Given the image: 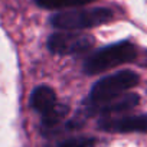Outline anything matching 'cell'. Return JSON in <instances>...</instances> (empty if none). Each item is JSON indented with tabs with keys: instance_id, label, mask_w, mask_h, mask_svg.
Segmentation results:
<instances>
[{
	"instance_id": "5",
	"label": "cell",
	"mask_w": 147,
	"mask_h": 147,
	"mask_svg": "<svg viewBox=\"0 0 147 147\" xmlns=\"http://www.w3.org/2000/svg\"><path fill=\"white\" fill-rule=\"evenodd\" d=\"M98 127L107 133H141L147 134V113L137 115H123V117H107L98 121Z\"/></svg>"
},
{
	"instance_id": "8",
	"label": "cell",
	"mask_w": 147,
	"mask_h": 147,
	"mask_svg": "<svg viewBox=\"0 0 147 147\" xmlns=\"http://www.w3.org/2000/svg\"><path fill=\"white\" fill-rule=\"evenodd\" d=\"M66 114H68V107L58 104L49 114L42 115V130H43V133H46V134L55 133L56 128L63 121V118L66 117Z\"/></svg>"
},
{
	"instance_id": "4",
	"label": "cell",
	"mask_w": 147,
	"mask_h": 147,
	"mask_svg": "<svg viewBox=\"0 0 147 147\" xmlns=\"http://www.w3.org/2000/svg\"><path fill=\"white\" fill-rule=\"evenodd\" d=\"M95 39L75 32H58L49 36L48 49L55 55H85L94 48Z\"/></svg>"
},
{
	"instance_id": "1",
	"label": "cell",
	"mask_w": 147,
	"mask_h": 147,
	"mask_svg": "<svg viewBox=\"0 0 147 147\" xmlns=\"http://www.w3.org/2000/svg\"><path fill=\"white\" fill-rule=\"evenodd\" d=\"M138 84H140V75L131 69H123L114 72L111 75L98 80L92 85L90 95L84 101V104L85 107L102 105L127 94V91L136 88Z\"/></svg>"
},
{
	"instance_id": "3",
	"label": "cell",
	"mask_w": 147,
	"mask_h": 147,
	"mask_svg": "<svg viewBox=\"0 0 147 147\" xmlns=\"http://www.w3.org/2000/svg\"><path fill=\"white\" fill-rule=\"evenodd\" d=\"M114 12L110 7H91L58 12L49 18V23L61 30H82L110 23Z\"/></svg>"
},
{
	"instance_id": "2",
	"label": "cell",
	"mask_w": 147,
	"mask_h": 147,
	"mask_svg": "<svg viewBox=\"0 0 147 147\" xmlns=\"http://www.w3.org/2000/svg\"><path fill=\"white\" fill-rule=\"evenodd\" d=\"M136 58L137 46L131 40H120L91 53L84 62V72L87 75H97L108 69L130 63L136 61Z\"/></svg>"
},
{
	"instance_id": "10",
	"label": "cell",
	"mask_w": 147,
	"mask_h": 147,
	"mask_svg": "<svg viewBox=\"0 0 147 147\" xmlns=\"http://www.w3.org/2000/svg\"><path fill=\"white\" fill-rule=\"evenodd\" d=\"M98 140L92 136H80L63 140L56 147H97Z\"/></svg>"
},
{
	"instance_id": "6",
	"label": "cell",
	"mask_w": 147,
	"mask_h": 147,
	"mask_svg": "<svg viewBox=\"0 0 147 147\" xmlns=\"http://www.w3.org/2000/svg\"><path fill=\"white\" fill-rule=\"evenodd\" d=\"M140 104V95L136 92H127L110 102H105L102 105L97 107H85L87 115H105L110 117L113 114H123L133 108H136Z\"/></svg>"
},
{
	"instance_id": "9",
	"label": "cell",
	"mask_w": 147,
	"mask_h": 147,
	"mask_svg": "<svg viewBox=\"0 0 147 147\" xmlns=\"http://www.w3.org/2000/svg\"><path fill=\"white\" fill-rule=\"evenodd\" d=\"M97 2V0H35V3L48 10H59V9H68V7H78L88 3Z\"/></svg>"
},
{
	"instance_id": "7",
	"label": "cell",
	"mask_w": 147,
	"mask_h": 147,
	"mask_svg": "<svg viewBox=\"0 0 147 147\" xmlns=\"http://www.w3.org/2000/svg\"><path fill=\"white\" fill-rule=\"evenodd\" d=\"M30 105L33 110L40 113V115L49 114L56 105V94L49 85H39L33 90L30 95Z\"/></svg>"
}]
</instances>
